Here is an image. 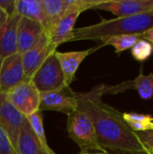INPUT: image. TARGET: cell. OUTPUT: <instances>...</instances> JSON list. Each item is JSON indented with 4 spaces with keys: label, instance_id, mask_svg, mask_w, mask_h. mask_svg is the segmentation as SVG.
<instances>
[{
    "label": "cell",
    "instance_id": "3",
    "mask_svg": "<svg viewBox=\"0 0 153 154\" xmlns=\"http://www.w3.org/2000/svg\"><path fill=\"white\" fill-rule=\"evenodd\" d=\"M67 131L69 138L78 144L80 152H106L98 143L91 118L79 108L68 115Z\"/></svg>",
    "mask_w": 153,
    "mask_h": 154
},
{
    "label": "cell",
    "instance_id": "4",
    "mask_svg": "<svg viewBox=\"0 0 153 154\" xmlns=\"http://www.w3.org/2000/svg\"><path fill=\"white\" fill-rule=\"evenodd\" d=\"M99 0H75L71 8L48 31L46 32L50 42L56 45L69 42L76 21L80 14L87 9H92Z\"/></svg>",
    "mask_w": 153,
    "mask_h": 154
},
{
    "label": "cell",
    "instance_id": "10",
    "mask_svg": "<svg viewBox=\"0 0 153 154\" xmlns=\"http://www.w3.org/2000/svg\"><path fill=\"white\" fill-rule=\"evenodd\" d=\"M24 116L10 102L6 93H0V125L7 134L15 151Z\"/></svg>",
    "mask_w": 153,
    "mask_h": 154
},
{
    "label": "cell",
    "instance_id": "12",
    "mask_svg": "<svg viewBox=\"0 0 153 154\" xmlns=\"http://www.w3.org/2000/svg\"><path fill=\"white\" fill-rule=\"evenodd\" d=\"M136 90L140 97L143 100H149L153 97V73L144 75L141 70L140 74L132 80H125L115 86H106L104 84V95H116L126 90Z\"/></svg>",
    "mask_w": 153,
    "mask_h": 154
},
{
    "label": "cell",
    "instance_id": "9",
    "mask_svg": "<svg viewBox=\"0 0 153 154\" xmlns=\"http://www.w3.org/2000/svg\"><path fill=\"white\" fill-rule=\"evenodd\" d=\"M112 13L116 17H128L153 11V0H99L92 8Z\"/></svg>",
    "mask_w": 153,
    "mask_h": 154
},
{
    "label": "cell",
    "instance_id": "16",
    "mask_svg": "<svg viewBox=\"0 0 153 154\" xmlns=\"http://www.w3.org/2000/svg\"><path fill=\"white\" fill-rule=\"evenodd\" d=\"M20 18L17 14L8 16L0 28V57L3 59L18 53L17 26Z\"/></svg>",
    "mask_w": 153,
    "mask_h": 154
},
{
    "label": "cell",
    "instance_id": "27",
    "mask_svg": "<svg viewBox=\"0 0 153 154\" xmlns=\"http://www.w3.org/2000/svg\"><path fill=\"white\" fill-rule=\"evenodd\" d=\"M7 18H8L7 14L5 13L3 10L0 9V28H1V26L5 23V21L7 20Z\"/></svg>",
    "mask_w": 153,
    "mask_h": 154
},
{
    "label": "cell",
    "instance_id": "19",
    "mask_svg": "<svg viewBox=\"0 0 153 154\" xmlns=\"http://www.w3.org/2000/svg\"><path fill=\"white\" fill-rule=\"evenodd\" d=\"M123 117L130 128L135 133L153 130V116L151 115L123 113Z\"/></svg>",
    "mask_w": 153,
    "mask_h": 154
},
{
    "label": "cell",
    "instance_id": "31",
    "mask_svg": "<svg viewBox=\"0 0 153 154\" xmlns=\"http://www.w3.org/2000/svg\"><path fill=\"white\" fill-rule=\"evenodd\" d=\"M151 13H153V11H152V12H151Z\"/></svg>",
    "mask_w": 153,
    "mask_h": 154
},
{
    "label": "cell",
    "instance_id": "5",
    "mask_svg": "<svg viewBox=\"0 0 153 154\" xmlns=\"http://www.w3.org/2000/svg\"><path fill=\"white\" fill-rule=\"evenodd\" d=\"M30 81L40 93L50 92L66 86L63 72L55 56V51L45 60Z\"/></svg>",
    "mask_w": 153,
    "mask_h": 154
},
{
    "label": "cell",
    "instance_id": "29",
    "mask_svg": "<svg viewBox=\"0 0 153 154\" xmlns=\"http://www.w3.org/2000/svg\"><path fill=\"white\" fill-rule=\"evenodd\" d=\"M3 60H4V59L0 57V69H1V67H2V63H3Z\"/></svg>",
    "mask_w": 153,
    "mask_h": 154
},
{
    "label": "cell",
    "instance_id": "30",
    "mask_svg": "<svg viewBox=\"0 0 153 154\" xmlns=\"http://www.w3.org/2000/svg\"><path fill=\"white\" fill-rule=\"evenodd\" d=\"M151 154H153V151H151Z\"/></svg>",
    "mask_w": 153,
    "mask_h": 154
},
{
    "label": "cell",
    "instance_id": "8",
    "mask_svg": "<svg viewBox=\"0 0 153 154\" xmlns=\"http://www.w3.org/2000/svg\"><path fill=\"white\" fill-rule=\"evenodd\" d=\"M56 49L57 46L50 42L45 32L35 45L21 54L25 81L31 80L34 73L42 65L45 60L51 53L56 51Z\"/></svg>",
    "mask_w": 153,
    "mask_h": 154
},
{
    "label": "cell",
    "instance_id": "20",
    "mask_svg": "<svg viewBox=\"0 0 153 154\" xmlns=\"http://www.w3.org/2000/svg\"><path fill=\"white\" fill-rule=\"evenodd\" d=\"M142 39L140 35L135 34H124V35H117V36H112L109 38H106L102 40L101 42L103 44L101 46H106L110 45L115 48V51L117 54H120L124 52V51H127L129 49H132L133 45Z\"/></svg>",
    "mask_w": 153,
    "mask_h": 154
},
{
    "label": "cell",
    "instance_id": "21",
    "mask_svg": "<svg viewBox=\"0 0 153 154\" xmlns=\"http://www.w3.org/2000/svg\"><path fill=\"white\" fill-rule=\"evenodd\" d=\"M27 121L29 122L33 133L35 134V135L39 138V140L41 141V143L44 145V147H46L47 149H51L47 142L46 139V135H45V131H44V127H43V123H42V116L40 111L35 112L34 114L29 116L26 117Z\"/></svg>",
    "mask_w": 153,
    "mask_h": 154
},
{
    "label": "cell",
    "instance_id": "15",
    "mask_svg": "<svg viewBox=\"0 0 153 154\" xmlns=\"http://www.w3.org/2000/svg\"><path fill=\"white\" fill-rule=\"evenodd\" d=\"M16 154H56L51 149H47L41 143L39 138L33 133L29 122L24 117L22 128L20 130L16 147Z\"/></svg>",
    "mask_w": 153,
    "mask_h": 154
},
{
    "label": "cell",
    "instance_id": "14",
    "mask_svg": "<svg viewBox=\"0 0 153 154\" xmlns=\"http://www.w3.org/2000/svg\"><path fill=\"white\" fill-rule=\"evenodd\" d=\"M101 47L102 46L99 45L84 51H67V52H60L57 51H55V56L57 57L63 72L66 86L69 87L70 84L75 79L76 72L81 62L88 55H90L92 52L96 51Z\"/></svg>",
    "mask_w": 153,
    "mask_h": 154
},
{
    "label": "cell",
    "instance_id": "18",
    "mask_svg": "<svg viewBox=\"0 0 153 154\" xmlns=\"http://www.w3.org/2000/svg\"><path fill=\"white\" fill-rule=\"evenodd\" d=\"M15 13L21 17H25L41 23H45V14L41 0H15Z\"/></svg>",
    "mask_w": 153,
    "mask_h": 154
},
{
    "label": "cell",
    "instance_id": "26",
    "mask_svg": "<svg viewBox=\"0 0 153 154\" xmlns=\"http://www.w3.org/2000/svg\"><path fill=\"white\" fill-rule=\"evenodd\" d=\"M141 38L145 40V41H147V42H149L153 47V27L151 28V29H149L148 31L144 32L141 35Z\"/></svg>",
    "mask_w": 153,
    "mask_h": 154
},
{
    "label": "cell",
    "instance_id": "28",
    "mask_svg": "<svg viewBox=\"0 0 153 154\" xmlns=\"http://www.w3.org/2000/svg\"><path fill=\"white\" fill-rule=\"evenodd\" d=\"M79 154H108L106 152H80Z\"/></svg>",
    "mask_w": 153,
    "mask_h": 154
},
{
    "label": "cell",
    "instance_id": "22",
    "mask_svg": "<svg viewBox=\"0 0 153 154\" xmlns=\"http://www.w3.org/2000/svg\"><path fill=\"white\" fill-rule=\"evenodd\" d=\"M152 51V45L143 39H140L131 49L132 56L135 60L140 62L147 60L151 56Z\"/></svg>",
    "mask_w": 153,
    "mask_h": 154
},
{
    "label": "cell",
    "instance_id": "17",
    "mask_svg": "<svg viewBox=\"0 0 153 154\" xmlns=\"http://www.w3.org/2000/svg\"><path fill=\"white\" fill-rule=\"evenodd\" d=\"M45 14L43 24L45 32H48L74 5L75 0H41Z\"/></svg>",
    "mask_w": 153,
    "mask_h": 154
},
{
    "label": "cell",
    "instance_id": "11",
    "mask_svg": "<svg viewBox=\"0 0 153 154\" xmlns=\"http://www.w3.org/2000/svg\"><path fill=\"white\" fill-rule=\"evenodd\" d=\"M25 81L21 53L4 59L0 69V93H7L18 84Z\"/></svg>",
    "mask_w": 153,
    "mask_h": 154
},
{
    "label": "cell",
    "instance_id": "13",
    "mask_svg": "<svg viewBox=\"0 0 153 154\" xmlns=\"http://www.w3.org/2000/svg\"><path fill=\"white\" fill-rule=\"evenodd\" d=\"M44 26L37 22L25 17H21L17 26V48L18 53H23L33 45L45 33Z\"/></svg>",
    "mask_w": 153,
    "mask_h": 154
},
{
    "label": "cell",
    "instance_id": "1",
    "mask_svg": "<svg viewBox=\"0 0 153 154\" xmlns=\"http://www.w3.org/2000/svg\"><path fill=\"white\" fill-rule=\"evenodd\" d=\"M78 107L92 120L100 147L108 154H151L126 124L123 113L102 100L104 84L76 92Z\"/></svg>",
    "mask_w": 153,
    "mask_h": 154
},
{
    "label": "cell",
    "instance_id": "24",
    "mask_svg": "<svg viewBox=\"0 0 153 154\" xmlns=\"http://www.w3.org/2000/svg\"><path fill=\"white\" fill-rule=\"evenodd\" d=\"M140 141L151 152L153 151V130L136 133Z\"/></svg>",
    "mask_w": 153,
    "mask_h": 154
},
{
    "label": "cell",
    "instance_id": "2",
    "mask_svg": "<svg viewBox=\"0 0 153 154\" xmlns=\"http://www.w3.org/2000/svg\"><path fill=\"white\" fill-rule=\"evenodd\" d=\"M153 27V13L128 17H115L96 24L74 29L69 42L79 40L102 41L112 36L124 34L142 35Z\"/></svg>",
    "mask_w": 153,
    "mask_h": 154
},
{
    "label": "cell",
    "instance_id": "25",
    "mask_svg": "<svg viewBox=\"0 0 153 154\" xmlns=\"http://www.w3.org/2000/svg\"><path fill=\"white\" fill-rule=\"evenodd\" d=\"M0 9L11 16L15 13V0H0Z\"/></svg>",
    "mask_w": 153,
    "mask_h": 154
},
{
    "label": "cell",
    "instance_id": "23",
    "mask_svg": "<svg viewBox=\"0 0 153 154\" xmlns=\"http://www.w3.org/2000/svg\"><path fill=\"white\" fill-rule=\"evenodd\" d=\"M0 154H16L7 134L5 133V131L3 129L1 125H0Z\"/></svg>",
    "mask_w": 153,
    "mask_h": 154
},
{
    "label": "cell",
    "instance_id": "7",
    "mask_svg": "<svg viewBox=\"0 0 153 154\" xmlns=\"http://www.w3.org/2000/svg\"><path fill=\"white\" fill-rule=\"evenodd\" d=\"M10 102L27 117L39 111L41 93L31 81H23L6 93Z\"/></svg>",
    "mask_w": 153,
    "mask_h": 154
},
{
    "label": "cell",
    "instance_id": "6",
    "mask_svg": "<svg viewBox=\"0 0 153 154\" xmlns=\"http://www.w3.org/2000/svg\"><path fill=\"white\" fill-rule=\"evenodd\" d=\"M78 107L76 92L70 87L41 93L39 111H57L67 116Z\"/></svg>",
    "mask_w": 153,
    "mask_h": 154
}]
</instances>
